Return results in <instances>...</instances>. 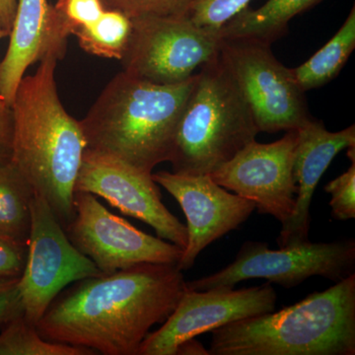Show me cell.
<instances>
[{"label": "cell", "mask_w": 355, "mask_h": 355, "mask_svg": "<svg viewBox=\"0 0 355 355\" xmlns=\"http://www.w3.org/2000/svg\"><path fill=\"white\" fill-rule=\"evenodd\" d=\"M69 286L37 323L42 338L96 354L137 355L154 324L176 309L187 282L177 265L144 263Z\"/></svg>", "instance_id": "1"}, {"label": "cell", "mask_w": 355, "mask_h": 355, "mask_svg": "<svg viewBox=\"0 0 355 355\" xmlns=\"http://www.w3.org/2000/svg\"><path fill=\"white\" fill-rule=\"evenodd\" d=\"M58 62L53 55L44 58L18 85L11 104V160L65 228L76 216L74 188L87 142L80 121L67 113L58 96Z\"/></svg>", "instance_id": "2"}, {"label": "cell", "mask_w": 355, "mask_h": 355, "mask_svg": "<svg viewBox=\"0 0 355 355\" xmlns=\"http://www.w3.org/2000/svg\"><path fill=\"white\" fill-rule=\"evenodd\" d=\"M197 74L184 83L156 84L121 71L80 121L87 148L144 171L169 162L177 128Z\"/></svg>", "instance_id": "3"}, {"label": "cell", "mask_w": 355, "mask_h": 355, "mask_svg": "<svg viewBox=\"0 0 355 355\" xmlns=\"http://www.w3.org/2000/svg\"><path fill=\"white\" fill-rule=\"evenodd\" d=\"M210 333L209 355H354L355 273L279 312Z\"/></svg>", "instance_id": "4"}, {"label": "cell", "mask_w": 355, "mask_h": 355, "mask_svg": "<svg viewBox=\"0 0 355 355\" xmlns=\"http://www.w3.org/2000/svg\"><path fill=\"white\" fill-rule=\"evenodd\" d=\"M249 105L219 55L202 65L178 125L173 172L209 175L256 140Z\"/></svg>", "instance_id": "5"}, {"label": "cell", "mask_w": 355, "mask_h": 355, "mask_svg": "<svg viewBox=\"0 0 355 355\" xmlns=\"http://www.w3.org/2000/svg\"><path fill=\"white\" fill-rule=\"evenodd\" d=\"M132 30L120 62L123 71L156 84H177L218 55L220 30L196 25L186 15L132 18Z\"/></svg>", "instance_id": "6"}, {"label": "cell", "mask_w": 355, "mask_h": 355, "mask_svg": "<svg viewBox=\"0 0 355 355\" xmlns=\"http://www.w3.org/2000/svg\"><path fill=\"white\" fill-rule=\"evenodd\" d=\"M354 239L308 241L279 250H270L266 243L248 241L230 265L202 279L187 282V288L230 289L244 280L263 279L289 289L315 275L338 282L354 273Z\"/></svg>", "instance_id": "7"}, {"label": "cell", "mask_w": 355, "mask_h": 355, "mask_svg": "<svg viewBox=\"0 0 355 355\" xmlns=\"http://www.w3.org/2000/svg\"><path fill=\"white\" fill-rule=\"evenodd\" d=\"M270 46L254 40L222 38L218 55L249 105L259 132L297 130L312 118L305 92Z\"/></svg>", "instance_id": "8"}, {"label": "cell", "mask_w": 355, "mask_h": 355, "mask_svg": "<svg viewBox=\"0 0 355 355\" xmlns=\"http://www.w3.org/2000/svg\"><path fill=\"white\" fill-rule=\"evenodd\" d=\"M27 261L18 282L24 317L40 321L65 287L102 273L90 259L73 246L44 198L35 195Z\"/></svg>", "instance_id": "9"}, {"label": "cell", "mask_w": 355, "mask_h": 355, "mask_svg": "<svg viewBox=\"0 0 355 355\" xmlns=\"http://www.w3.org/2000/svg\"><path fill=\"white\" fill-rule=\"evenodd\" d=\"M76 216L64 228L73 246L110 275L144 263L177 265L184 249L146 234L109 211L96 196L74 193Z\"/></svg>", "instance_id": "10"}, {"label": "cell", "mask_w": 355, "mask_h": 355, "mask_svg": "<svg viewBox=\"0 0 355 355\" xmlns=\"http://www.w3.org/2000/svg\"><path fill=\"white\" fill-rule=\"evenodd\" d=\"M76 191L101 197L125 216L148 224L161 239L184 249L188 230L165 207L153 173L121 159L86 148Z\"/></svg>", "instance_id": "11"}, {"label": "cell", "mask_w": 355, "mask_h": 355, "mask_svg": "<svg viewBox=\"0 0 355 355\" xmlns=\"http://www.w3.org/2000/svg\"><path fill=\"white\" fill-rule=\"evenodd\" d=\"M297 139V130H292L272 144L254 140L210 177L222 188L253 202L260 214H270L282 225L295 209L298 188L293 163Z\"/></svg>", "instance_id": "12"}, {"label": "cell", "mask_w": 355, "mask_h": 355, "mask_svg": "<svg viewBox=\"0 0 355 355\" xmlns=\"http://www.w3.org/2000/svg\"><path fill=\"white\" fill-rule=\"evenodd\" d=\"M275 303L277 292L270 282L238 291L187 288L162 327L144 338L137 355H176L186 340L231 322L272 312Z\"/></svg>", "instance_id": "13"}, {"label": "cell", "mask_w": 355, "mask_h": 355, "mask_svg": "<svg viewBox=\"0 0 355 355\" xmlns=\"http://www.w3.org/2000/svg\"><path fill=\"white\" fill-rule=\"evenodd\" d=\"M153 178L175 198L187 217L188 243L177 263L182 272L195 265L205 248L239 227L256 209L253 202L228 193L210 175L159 171L153 173Z\"/></svg>", "instance_id": "14"}, {"label": "cell", "mask_w": 355, "mask_h": 355, "mask_svg": "<svg viewBox=\"0 0 355 355\" xmlns=\"http://www.w3.org/2000/svg\"><path fill=\"white\" fill-rule=\"evenodd\" d=\"M293 174L297 195L293 216L282 224L277 237L279 248L309 241L310 207L320 180L331 161L343 149L355 146V127L329 132L321 121L310 118L297 128Z\"/></svg>", "instance_id": "15"}, {"label": "cell", "mask_w": 355, "mask_h": 355, "mask_svg": "<svg viewBox=\"0 0 355 355\" xmlns=\"http://www.w3.org/2000/svg\"><path fill=\"white\" fill-rule=\"evenodd\" d=\"M9 36L8 49L0 62V100L11 107L27 69L49 55L62 60L69 37L48 0H17Z\"/></svg>", "instance_id": "16"}, {"label": "cell", "mask_w": 355, "mask_h": 355, "mask_svg": "<svg viewBox=\"0 0 355 355\" xmlns=\"http://www.w3.org/2000/svg\"><path fill=\"white\" fill-rule=\"evenodd\" d=\"M323 0H268L260 8L243 9L220 29L222 38L249 39L272 44L288 32L295 16Z\"/></svg>", "instance_id": "17"}, {"label": "cell", "mask_w": 355, "mask_h": 355, "mask_svg": "<svg viewBox=\"0 0 355 355\" xmlns=\"http://www.w3.org/2000/svg\"><path fill=\"white\" fill-rule=\"evenodd\" d=\"M34 189L12 160L0 162V238L28 245Z\"/></svg>", "instance_id": "18"}, {"label": "cell", "mask_w": 355, "mask_h": 355, "mask_svg": "<svg viewBox=\"0 0 355 355\" xmlns=\"http://www.w3.org/2000/svg\"><path fill=\"white\" fill-rule=\"evenodd\" d=\"M355 48V8L335 36L304 64L291 69V76L303 92L331 83L343 69Z\"/></svg>", "instance_id": "19"}, {"label": "cell", "mask_w": 355, "mask_h": 355, "mask_svg": "<svg viewBox=\"0 0 355 355\" xmlns=\"http://www.w3.org/2000/svg\"><path fill=\"white\" fill-rule=\"evenodd\" d=\"M132 22L121 11L106 9L101 18L76 34L83 51L96 57L121 60L127 49Z\"/></svg>", "instance_id": "20"}, {"label": "cell", "mask_w": 355, "mask_h": 355, "mask_svg": "<svg viewBox=\"0 0 355 355\" xmlns=\"http://www.w3.org/2000/svg\"><path fill=\"white\" fill-rule=\"evenodd\" d=\"M93 350L44 340L24 315L4 324L0 333V355H94Z\"/></svg>", "instance_id": "21"}, {"label": "cell", "mask_w": 355, "mask_h": 355, "mask_svg": "<svg viewBox=\"0 0 355 355\" xmlns=\"http://www.w3.org/2000/svg\"><path fill=\"white\" fill-rule=\"evenodd\" d=\"M53 7L67 37L95 24L107 9L102 0H58Z\"/></svg>", "instance_id": "22"}, {"label": "cell", "mask_w": 355, "mask_h": 355, "mask_svg": "<svg viewBox=\"0 0 355 355\" xmlns=\"http://www.w3.org/2000/svg\"><path fill=\"white\" fill-rule=\"evenodd\" d=\"M251 0H193L189 17L200 27L220 30Z\"/></svg>", "instance_id": "23"}, {"label": "cell", "mask_w": 355, "mask_h": 355, "mask_svg": "<svg viewBox=\"0 0 355 355\" xmlns=\"http://www.w3.org/2000/svg\"><path fill=\"white\" fill-rule=\"evenodd\" d=\"M193 0H102L107 9L121 11L132 18L189 14Z\"/></svg>", "instance_id": "24"}, {"label": "cell", "mask_w": 355, "mask_h": 355, "mask_svg": "<svg viewBox=\"0 0 355 355\" xmlns=\"http://www.w3.org/2000/svg\"><path fill=\"white\" fill-rule=\"evenodd\" d=\"M330 193L331 216L336 220L355 218V161L347 172L343 173L324 186Z\"/></svg>", "instance_id": "25"}, {"label": "cell", "mask_w": 355, "mask_h": 355, "mask_svg": "<svg viewBox=\"0 0 355 355\" xmlns=\"http://www.w3.org/2000/svg\"><path fill=\"white\" fill-rule=\"evenodd\" d=\"M27 245L0 238V284L19 280L27 261Z\"/></svg>", "instance_id": "26"}, {"label": "cell", "mask_w": 355, "mask_h": 355, "mask_svg": "<svg viewBox=\"0 0 355 355\" xmlns=\"http://www.w3.org/2000/svg\"><path fill=\"white\" fill-rule=\"evenodd\" d=\"M18 282L19 280L0 284V327L24 315Z\"/></svg>", "instance_id": "27"}, {"label": "cell", "mask_w": 355, "mask_h": 355, "mask_svg": "<svg viewBox=\"0 0 355 355\" xmlns=\"http://www.w3.org/2000/svg\"><path fill=\"white\" fill-rule=\"evenodd\" d=\"M13 132L12 109L0 100V162L12 157Z\"/></svg>", "instance_id": "28"}, {"label": "cell", "mask_w": 355, "mask_h": 355, "mask_svg": "<svg viewBox=\"0 0 355 355\" xmlns=\"http://www.w3.org/2000/svg\"><path fill=\"white\" fill-rule=\"evenodd\" d=\"M17 0H0V28L10 34L15 18Z\"/></svg>", "instance_id": "29"}, {"label": "cell", "mask_w": 355, "mask_h": 355, "mask_svg": "<svg viewBox=\"0 0 355 355\" xmlns=\"http://www.w3.org/2000/svg\"><path fill=\"white\" fill-rule=\"evenodd\" d=\"M176 354L186 355H209V349H205V347L196 340V338H190L186 340L178 347Z\"/></svg>", "instance_id": "30"}, {"label": "cell", "mask_w": 355, "mask_h": 355, "mask_svg": "<svg viewBox=\"0 0 355 355\" xmlns=\"http://www.w3.org/2000/svg\"><path fill=\"white\" fill-rule=\"evenodd\" d=\"M7 36H9V33L4 31V30H2L1 28H0V40L6 38Z\"/></svg>", "instance_id": "31"}]
</instances>
